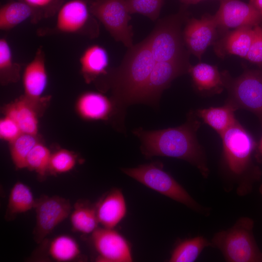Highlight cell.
Instances as JSON below:
<instances>
[{
	"label": "cell",
	"instance_id": "obj_1",
	"mask_svg": "<svg viewBox=\"0 0 262 262\" xmlns=\"http://www.w3.org/2000/svg\"><path fill=\"white\" fill-rule=\"evenodd\" d=\"M190 112L185 123L176 127L147 131L135 129L133 133L141 142L140 150L147 158L164 156L185 161L195 166L204 178L209 175L206 157L196 133L200 122Z\"/></svg>",
	"mask_w": 262,
	"mask_h": 262
},
{
	"label": "cell",
	"instance_id": "obj_2",
	"mask_svg": "<svg viewBox=\"0 0 262 262\" xmlns=\"http://www.w3.org/2000/svg\"><path fill=\"white\" fill-rule=\"evenodd\" d=\"M156 63L147 37L130 48L121 64L113 73L111 99L115 109L114 124L118 131H125L126 110L129 106L138 103Z\"/></svg>",
	"mask_w": 262,
	"mask_h": 262
},
{
	"label": "cell",
	"instance_id": "obj_3",
	"mask_svg": "<svg viewBox=\"0 0 262 262\" xmlns=\"http://www.w3.org/2000/svg\"><path fill=\"white\" fill-rule=\"evenodd\" d=\"M220 136L227 176L225 189L228 192L235 190L239 196H244L251 192L253 183L260 177V173L253 169L252 163V155L257 144L237 120Z\"/></svg>",
	"mask_w": 262,
	"mask_h": 262
},
{
	"label": "cell",
	"instance_id": "obj_4",
	"mask_svg": "<svg viewBox=\"0 0 262 262\" xmlns=\"http://www.w3.org/2000/svg\"><path fill=\"white\" fill-rule=\"evenodd\" d=\"M254 221L247 217L239 218L234 224L214 234L211 246L219 250L228 262H261L262 252L255 240Z\"/></svg>",
	"mask_w": 262,
	"mask_h": 262
},
{
	"label": "cell",
	"instance_id": "obj_5",
	"mask_svg": "<svg viewBox=\"0 0 262 262\" xmlns=\"http://www.w3.org/2000/svg\"><path fill=\"white\" fill-rule=\"evenodd\" d=\"M121 170L147 187L196 213L205 216L210 214L209 208L196 201L170 174L164 170L161 163L154 162L133 168H122Z\"/></svg>",
	"mask_w": 262,
	"mask_h": 262
},
{
	"label": "cell",
	"instance_id": "obj_6",
	"mask_svg": "<svg viewBox=\"0 0 262 262\" xmlns=\"http://www.w3.org/2000/svg\"><path fill=\"white\" fill-rule=\"evenodd\" d=\"M183 4L177 14L161 19L147 37L156 62L187 58L181 32L182 21L187 14Z\"/></svg>",
	"mask_w": 262,
	"mask_h": 262
},
{
	"label": "cell",
	"instance_id": "obj_7",
	"mask_svg": "<svg viewBox=\"0 0 262 262\" xmlns=\"http://www.w3.org/2000/svg\"><path fill=\"white\" fill-rule=\"evenodd\" d=\"M222 74L229 92L226 101L237 110L244 109L254 114L262 127V69L247 70L234 79L226 73Z\"/></svg>",
	"mask_w": 262,
	"mask_h": 262
},
{
	"label": "cell",
	"instance_id": "obj_8",
	"mask_svg": "<svg viewBox=\"0 0 262 262\" xmlns=\"http://www.w3.org/2000/svg\"><path fill=\"white\" fill-rule=\"evenodd\" d=\"M91 14L98 19L117 41L132 45L133 32L129 25L130 13L126 0H90Z\"/></svg>",
	"mask_w": 262,
	"mask_h": 262
},
{
	"label": "cell",
	"instance_id": "obj_9",
	"mask_svg": "<svg viewBox=\"0 0 262 262\" xmlns=\"http://www.w3.org/2000/svg\"><path fill=\"white\" fill-rule=\"evenodd\" d=\"M191 66L187 58L156 62L142 91L138 103L157 107L163 91L177 77L189 72Z\"/></svg>",
	"mask_w": 262,
	"mask_h": 262
},
{
	"label": "cell",
	"instance_id": "obj_10",
	"mask_svg": "<svg viewBox=\"0 0 262 262\" xmlns=\"http://www.w3.org/2000/svg\"><path fill=\"white\" fill-rule=\"evenodd\" d=\"M34 209L36 225L33 238L39 244L67 217L71 212V206L68 199L59 196H43L36 199Z\"/></svg>",
	"mask_w": 262,
	"mask_h": 262
},
{
	"label": "cell",
	"instance_id": "obj_11",
	"mask_svg": "<svg viewBox=\"0 0 262 262\" xmlns=\"http://www.w3.org/2000/svg\"><path fill=\"white\" fill-rule=\"evenodd\" d=\"M91 15L87 1H68L58 10L53 31L66 34L90 35V27L91 24H96Z\"/></svg>",
	"mask_w": 262,
	"mask_h": 262
},
{
	"label": "cell",
	"instance_id": "obj_12",
	"mask_svg": "<svg viewBox=\"0 0 262 262\" xmlns=\"http://www.w3.org/2000/svg\"><path fill=\"white\" fill-rule=\"evenodd\" d=\"M92 243L98 253L99 262H131V248L128 242L120 233L106 228H98L91 236Z\"/></svg>",
	"mask_w": 262,
	"mask_h": 262
},
{
	"label": "cell",
	"instance_id": "obj_13",
	"mask_svg": "<svg viewBox=\"0 0 262 262\" xmlns=\"http://www.w3.org/2000/svg\"><path fill=\"white\" fill-rule=\"evenodd\" d=\"M220 1L219 8L213 15L218 27H254L262 21V15L249 3L240 0Z\"/></svg>",
	"mask_w": 262,
	"mask_h": 262
},
{
	"label": "cell",
	"instance_id": "obj_14",
	"mask_svg": "<svg viewBox=\"0 0 262 262\" xmlns=\"http://www.w3.org/2000/svg\"><path fill=\"white\" fill-rule=\"evenodd\" d=\"M217 28L213 16L205 15L201 19L188 20L182 36L189 51L200 59L208 47L215 41Z\"/></svg>",
	"mask_w": 262,
	"mask_h": 262
},
{
	"label": "cell",
	"instance_id": "obj_15",
	"mask_svg": "<svg viewBox=\"0 0 262 262\" xmlns=\"http://www.w3.org/2000/svg\"><path fill=\"white\" fill-rule=\"evenodd\" d=\"M24 97L34 104L41 99L48 83L45 53L39 48L33 59L24 68L23 77Z\"/></svg>",
	"mask_w": 262,
	"mask_h": 262
},
{
	"label": "cell",
	"instance_id": "obj_16",
	"mask_svg": "<svg viewBox=\"0 0 262 262\" xmlns=\"http://www.w3.org/2000/svg\"><path fill=\"white\" fill-rule=\"evenodd\" d=\"M76 111L87 120H108L114 116V106L112 99L97 92L88 91L78 98Z\"/></svg>",
	"mask_w": 262,
	"mask_h": 262
},
{
	"label": "cell",
	"instance_id": "obj_17",
	"mask_svg": "<svg viewBox=\"0 0 262 262\" xmlns=\"http://www.w3.org/2000/svg\"><path fill=\"white\" fill-rule=\"evenodd\" d=\"M98 219L104 228L114 229L125 216L127 206L121 190L114 189L97 204Z\"/></svg>",
	"mask_w": 262,
	"mask_h": 262
},
{
	"label": "cell",
	"instance_id": "obj_18",
	"mask_svg": "<svg viewBox=\"0 0 262 262\" xmlns=\"http://www.w3.org/2000/svg\"><path fill=\"white\" fill-rule=\"evenodd\" d=\"M81 73L87 83L107 74L109 57L107 50L102 46L94 44L88 47L80 58Z\"/></svg>",
	"mask_w": 262,
	"mask_h": 262
},
{
	"label": "cell",
	"instance_id": "obj_19",
	"mask_svg": "<svg viewBox=\"0 0 262 262\" xmlns=\"http://www.w3.org/2000/svg\"><path fill=\"white\" fill-rule=\"evenodd\" d=\"M189 73L195 87L199 92L217 94L225 87L223 74L215 66L200 63L191 66Z\"/></svg>",
	"mask_w": 262,
	"mask_h": 262
},
{
	"label": "cell",
	"instance_id": "obj_20",
	"mask_svg": "<svg viewBox=\"0 0 262 262\" xmlns=\"http://www.w3.org/2000/svg\"><path fill=\"white\" fill-rule=\"evenodd\" d=\"M237 110L231 103L226 101L222 106L198 109L195 114L221 135L237 120L234 115Z\"/></svg>",
	"mask_w": 262,
	"mask_h": 262
},
{
	"label": "cell",
	"instance_id": "obj_21",
	"mask_svg": "<svg viewBox=\"0 0 262 262\" xmlns=\"http://www.w3.org/2000/svg\"><path fill=\"white\" fill-rule=\"evenodd\" d=\"M35 104L24 96L11 105L6 114L15 119L22 133L35 135L38 131V121Z\"/></svg>",
	"mask_w": 262,
	"mask_h": 262
},
{
	"label": "cell",
	"instance_id": "obj_22",
	"mask_svg": "<svg viewBox=\"0 0 262 262\" xmlns=\"http://www.w3.org/2000/svg\"><path fill=\"white\" fill-rule=\"evenodd\" d=\"M253 37V27L245 26L228 33L221 41L223 49L227 54L246 58Z\"/></svg>",
	"mask_w": 262,
	"mask_h": 262
},
{
	"label": "cell",
	"instance_id": "obj_23",
	"mask_svg": "<svg viewBox=\"0 0 262 262\" xmlns=\"http://www.w3.org/2000/svg\"><path fill=\"white\" fill-rule=\"evenodd\" d=\"M33 12L26 3L18 0L10 1L0 9V29L11 30L28 19L32 21Z\"/></svg>",
	"mask_w": 262,
	"mask_h": 262
},
{
	"label": "cell",
	"instance_id": "obj_24",
	"mask_svg": "<svg viewBox=\"0 0 262 262\" xmlns=\"http://www.w3.org/2000/svg\"><path fill=\"white\" fill-rule=\"evenodd\" d=\"M70 222L75 231L84 234L93 233L98 228L96 207L87 202L77 201L70 215Z\"/></svg>",
	"mask_w": 262,
	"mask_h": 262
},
{
	"label": "cell",
	"instance_id": "obj_25",
	"mask_svg": "<svg viewBox=\"0 0 262 262\" xmlns=\"http://www.w3.org/2000/svg\"><path fill=\"white\" fill-rule=\"evenodd\" d=\"M35 204L36 199L30 188L23 183L17 181L9 194L6 216L14 217L17 214L34 208Z\"/></svg>",
	"mask_w": 262,
	"mask_h": 262
},
{
	"label": "cell",
	"instance_id": "obj_26",
	"mask_svg": "<svg viewBox=\"0 0 262 262\" xmlns=\"http://www.w3.org/2000/svg\"><path fill=\"white\" fill-rule=\"evenodd\" d=\"M211 246V242L202 236L186 239L175 247L169 260L170 262H193L203 250Z\"/></svg>",
	"mask_w": 262,
	"mask_h": 262
},
{
	"label": "cell",
	"instance_id": "obj_27",
	"mask_svg": "<svg viewBox=\"0 0 262 262\" xmlns=\"http://www.w3.org/2000/svg\"><path fill=\"white\" fill-rule=\"evenodd\" d=\"M77 242L69 236L62 235L55 237L50 242L49 253L58 262H68L75 259L80 254Z\"/></svg>",
	"mask_w": 262,
	"mask_h": 262
},
{
	"label": "cell",
	"instance_id": "obj_28",
	"mask_svg": "<svg viewBox=\"0 0 262 262\" xmlns=\"http://www.w3.org/2000/svg\"><path fill=\"white\" fill-rule=\"evenodd\" d=\"M19 66L14 62L11 46L6 38L0 39V73L2 82H13L19 75Z\"/></svg>",
	"mask_w": 262,
	"mask_h": 262
},
{
	"label": "cell",
	"instance_id": "obj_29",
	"mask_svg": "<svg viewBox=\"0 0 262 262\" xmlns=\"http://www.w3.org/2000/svg\"><path fill=\"white\" fill-rule=\"evenodd\" d=\"M35 135L22 133L11 142L10 153L13 163L19 169L26 167L27 157L37 143Z\"/></svg>",
	"mask_w": 262,
	"mask_h": 262
},
{
	"label": "cell",
	"instance_id": "obj_30",
	"mask_svg": "<svg viewBox=\"0 0 262 262\" xmlns=\"http://www.w3.org/2000/svg\"><path fill=\"white\" fill-rule=\"evenodd\" d=\"M51 155L46 146L37 142L27 157L26 167L35 171L40 176H44L49 171Z\"/></svg>",
	"mask_w": 262,
	"mask_h": 262
},
{
	"label": "cell",
	"instance_id": "obj_31",
	"mask_svg": "<svg viewBox=\"0 0 262 262\" xmlns=\"http://www.w3.org/2000/svg\"><path fill=\"white\" fill-rule=\"evenodd\" d=\"M29 5L33 12L31 21L35 23L43 18H49L57 13L64 0H19Z\"/></svg>",
	"mask_w": 262,
	"mask_h": 262
},
{
	"label": "cell",
	"instance_id": "obj_32",
	"mask_svg": "<svg viewBox=\"0 0 262 262\" xmlns=\"http://www.w3.org/2000/svg\"><path fill=\"white\" fill-rule=\"evenodd\" d=\"M131 14H140L151 20H156L164 0H126Z\"/></svg>",
	"mask_w": 262,
	"mask_h": 262
},
{
	"label": "cell",
	"instance_id": "obj_33",
	"mask_svg": "<svg viewBox=\"0 0 262 262\" xmlns=\"http://www.w3.org/2000/svg\"><path fill=\"white\" fill-rule=\"evenodd\" d=\"M76 163L74 154L67 150L60 149L51 154L49 171L52 173H66L72 170Z\"/></svg>",
	"mask_w": 262,
	"mask_h": 262
},
{
	"label": "cell",
	"instance_id": "obj_34",
	"mask_svg": "<svg viewBox=\"0 0 262 262\" xmlns=\"http://www.w3.org/2000/svg\"><path fill=\"white\" fill-rule=\"evenodd\" d=\"M246 59L259 66H262V27L260 24L253 27V37Z\"/></svg>",
	"mask_w": 262,
	"mask_h": 262
},
{
	"label": "cell",
	"instance_id": "obj_35",
	"mask_svg": "<svg viewBox=\"0 0 262 262\" xmlns=\"http://www.w3.org/2000/svg\"><path fill=\"white\" fill-rule=\"evenodd\" d=\"M22 132L15 119L6 114L0 121V136L10 143L17 138Z\"/></svg>",
	"mask_w": 262,
	"mask_h": 262
},
{
	"label": "cell",
	"instance_id": "obj_36",
	"mask_svg": "<svg viewBox=\"0 0 262 262\" xmlns=\"http://www.w3.org/2000/svg\"><path fill=\"white\" fill-rule=\"evenodd\" d=\"M255 157L257 161L262 163V136L255 150Z\"/></svg>",
	"mask_w": 262,
	"mask_h": 262
},
{
	"label": "cell",
	"instance_id": "obj_37",
	"mask_svg": "<svg viewBox=\"0 0 262 262\" xmlns=\"http://www.w3.org/2000/svg\"><path fill=\"white\" fill-rule=\"evenodd\" d=\"M249 3L262 15V0H249Z\"/></svg>",
	"mask_w": 262,
	"mask_h": 262
},
{
	"label": "cell",
	"instance_id": "obj_38",
	"mask_svg": "<svg viewBox=\"0 0 262 262\" xmlns=\"http://www.w3.org/2000/svg\"><path fill=\"white\" fill-rule=\"evenodd\" d=\"M181 2L186 5L196 4L204 0H180Z\"/></svg>",
	"mask_w": 262,
	"mask_h": 262
},
{
	"label": "cell",
	"instance_id": "obj_39",
	"mask_svg": "<svg viewBox=\"0 0 262 262\" xmlns=\"http://www.w3.org/2000/svg\"><path fill=\"white\" fill-rule=\"evenodd\" d=\"M259 191L261 193V195H262V184L261 185L260 187Z\"/></svg>",
	"mask_w": 262,
	"mask_h": 262
}]
</instances>
